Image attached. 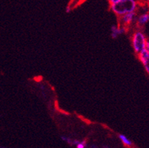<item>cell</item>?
Returning <instances> with one entry per match:
<instances>
[{
    "instance_id": "cell-1",
    "label": "cell",
    "mask_w": 149,
    "mask_h": 148,
    "mask_svg": "<svg viewBox=\"0 0 149 148\" xmlns=\"http://www.w3.org/2000/svg\"><path fill=\"white\" fill-rule=\"evenodd\" d=\"M138 8L137 0H120L117 3L111 5V9L113 13L120 17L130 12L136 11Z\"/></svg>"
},
{
    "instance_id": "cell-2",
    "label": "cell",
    "mask_w": 149,
    "mask_h": 148,
    "mask_svg": "<svg viewBox=\"0 0 149 148\" xmlns=\"http://www.w3.org/2000/svg\"><path fill=\"white\" fill-rule=\"evenodd\" d=\"M147 42L146 35L141 30H137L132 34V45L133 50L137 54L146 49Z\"/></svg>"
},
{
    "instance_id": "cell-3",
    "label": "cell",
    "mask_w": 149,
    "mask_h": 148,
    "mask_svg": "<svg viewBox=\"0 0 149 148\" xmlns=\"http://www.w3.org/2000/svg\"><path fill=\"white\" fill-rule=\"evenodd\" d=\"M136 11H134V12H130V13H127L125 14V15H122V16H120V25L127 26L132 24V23L136 21Z\"/></svg>"
},
{
    "instance_id": "cell-4",
    "label": "cell",
    "mask_w": 149,
    "mask_h": 148,
    "mask_svg": "<svg viewBox=\"0 0 149 148\" xmlns=\"http://www.w3.org/2000/svg\"><path fill=\"white\" fill-rule=\"evenodd\" d=\"M139 60L143 65L146 71L149 74V54L146 49L143 50L138 54Z\"/></svg>"
},
{
    "instance_id": "cell-5",
    "label": "cell",
    "mask_w": 149,
    "mask_h": 148,
    "mask_svg": "<svg viewBox=\"0 0 149 148\" xmlns=\"http://www.w3.org/2000/svg\"><path fill=\"white\" fill-rule=\"evenodd\" d=\"M111 37L113 39H117L118 36L127 32V26L120 24L119 26L113 25L111 28Z\"/></svg>"
},
{
    "instance_id": "cell-6",
    "label": "cell",
    "mask_w": 149,
    "mask_h": 148,
    "mask_svg": "<svg viewBox=\"0 0 149 148\" xmlns=\"http://www.w3.org/2000/svg\"><path fill=\"white\" fill-rule=\"evenodd\" d=\"M136 24L139 26H142L146 24L149 21V13H143L136 17Z\"/></svg>"
},
{
    "instance_id": "cell-7",
    "label": "cell",
    "mask_w": 149,
    "mask_h": 148,
    "mask_svg": "<svg viewBox=\"0 0 149 148\" xmlns=\"http://www.w3.org/2000/svg\"><path fill=\"white\" fill-rule=\"evenodd\" d=\"M61 140L64 142H66L68 145H69L70 146H75L77 145L79 143V140H77V139H74V138H70L69 137H66V136H61Z\"/></svg>"
},
{
    "instance_id": "cell-8",
    "label": "cell",
    "mask_w": 149,
    "mask_h": 148,
    "mask_svg": "<svg viewBox=\"0 0 149 148\" xmlns=\"http://www.w3.org/2000/svg\"><path fill=\"white\" fill-rule=\"evenodd\" d=\"M119 139L120 140V141L123 143V145L126 147H132V142L130 139L128 138L126 136V135H123V134H120L119 135Z\"/></svg>"
},
{
    "instance_id": "cell-9",
    "label": "cell",
    "mask_w": 149,
    "mask_h": 148,
    "mask_svg": "<svg viewBox=\"0 0 149 148\" xmlns=\"http://www.w3.org/2000/svg\"><path fill=\"white\" fill-rule=\"evenodd\" d=\"M82 0H71V2L68 5V7L66 8V12L67 13H70L72 10L74 9V8H76L78 5L81 3Z\"/></svg>"
},
{
    "instance_id": "cell-10",
    "label": "cell",
    "mask_w": 149,
    "mask_h": 148,
    "mask_svg": "<svg viewBox=\"0 0 149 148\" xmlns=\"http://www.w3.org/2000/svg\"><path fill=\"white\" fill-rule=\"evenodd\" d=\"M87 147V143L86 141H79L77 145H76L77 148H85Z\"/></svg>"
},
{
    "instance_id": "cell-11",
    "label": "cell",
    "mask_w": 149,
    "mask_h": 148,
    "mask_svg": "<svg viewBox=\"0 0 149 148\" xmlns=\"http://www.w3.org/2000/svg\"><path fill=\"white\" fill-rule=\"evenodd\" d=\"M120 0H109V2L110 4L111 5V4H114V3H117V2H119Z\"/></svg>"
},
{
    "instance_id": "cell-12",
    "label": "cell",
    "mask_w": 149,
    "mask_h": 148,
    "mask_svg": "<svg viewBox=\"0 0 149 148\" xmlns=\"http://www.w3.org/2000/svg\"><path fill=\"white\" fill-rule=\"evenodd\" d=\"M146 50H147V51H148V54H149V42L148 41L147 42V44H146Z\"/></svg>"
}]
</instances>
